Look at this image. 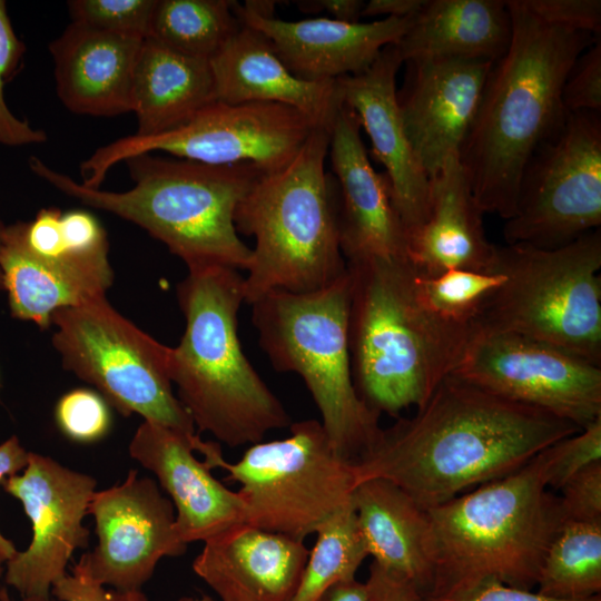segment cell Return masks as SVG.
Wrapping results in <instances>:
<instances>
[{"instance_id": "cell-16", "label": "cell", "mask_w": 601, "mask_h": 601, "mask_svg": "<svg viewBox=\"0 0 601 601\" xmlns=\"http://www.w3.org/2000/svg\"><path fill=\"white\" fill-rule=\"evenodd\" d=\"M1 484L22 503L32 526L29 546L6 563L4 582L22 600L48 599L52 585L66 575L73 552L88 546L89 530L82 521L97 482L29 452L22 474L8 476Z\"/></svg>"}, {"instance_id": "cell-49", "label": "cell", "mask_w": 601, "mask_h": 601, "mask_svg": "<svg viewBox=\"0 0 601 601\" xmlns=\"http://www.w3.org/2000/svg\"><path fill=\"white\" fill-rule=\"evenodd\" d=\"M4 227H6V225L2 224V221L0 220V246H1V242H2V235H3ZM0 290H3V282H2L1 270H0Z\"/></svg>"}, {"instance_id": "cell-22", "label": "cell", "mask_w": 601, "mask_h": 601, "mask_svg": "<svg viewBox=\"0 0 601 601\" xmlns=\"http://www.w3.org/2000/svg\"><path fill=\"white\" fill-rule=\"evenodd\" d=\"M233 10L242 23L269 39L294 76L311 82L333 81L365 71L383 48L400 41L411 21V18H383L351 23L327 17L286 21L259 17L236 1Z\"/></svg>"}, {"instance_id": "cell-47", "label": "cell", "mask_w": 601, "mask_h": 601, "mask_svg": "<svg viewBox=\"0 0 601 601\" xmlns=\"http://www.w3.org/2000/svg\"><path fill=\"white\" fill-rule=\"evenodd\" d=\"M317 601H370V594L365 582L352 579L332 584Z\"/></svg>"}, {"instance_id": "cell-38", "label": "cell", "mask_w": 601, "mask_h": 601, "mask_svg": "<svg viewBox=\"0 0 601 601\" xmlns=\"http://www.w3.org/2000/svg\"><path fill=\"white\" fill-rule=\"evenodd\" d=\"M566 112H601V38L598 37L574 61L562 88Z\"/></svg>"}, {"instance_id": "cell-30", "label": "cell", "mask_w": 601, "mask_h": 601, "mask_svg": "<svg viewBox=\"0 0 601 601\" xmlns=\"http://www.w3.org/2000/svg\"><path fill=\"white\" fill-rule=\"evenodd\" d=\"M242 24L230 0H157L148 38L210 60Z\"/></svg>"}, {"instance_id": "cell-26", "label": "cell", "mask_w": 601, "mask_h": 601, "mask_svg": "<svg viewBox=\"0 0 601 601\" xmlns=\"http://www.w3.org/2000/svg\"><path fill=\"white\" fill-rule=\"evenodd\" d=\"M483 215L460 157L449 158L430 178L428 215L407 236V258L425 276L449 269L486 270L494 244L486 239Z\"/></svg>"}, {"instance_id": "cell-21", "label": "cell", "mask_w": 601, "mask_h": 601, "mask_svg": "<svg viewBox=\"0 0 601 601\" xmlns=\"http://www.w3.org/2000/svg\"><path fill=\"white\" fill-rule=\"evenodd\" d=\"M356 114L344 102L331 127L328 154L339 193L344 258L407 256V239L385 173L371 165Z\"/></svg>"}, {"instance_id": "cell-14", "label": "cell", "mask_w": 601, "mask_h": 601, "mask_svg": "<svg viewBox=\"0 0 601 601\" xmlns=\"http://www.w3.org/2000/svg\"><path fill=\"white\" fill-rule=\"evenodd\" d=\"M600 226L601 112H570L530 157L504 239L556 248Z\"/></svg>"}, {"instance_id": "cell-11", "label": "cell", "mask_w": 601, "mask_h": 601, "mask_svg": "<svg viewBox=\"0 0 601 601\" xmlns=\"http://www.w3.org/2000/svg\"><path fill=\"white\" fill-rule=\"evenodd\" d=\"M52 346L63 368L96 387L124 416L140 415L193 437L195 425L173 392L170 347L122 316L106 296L58 309Z\"/></svg>"}, {"instance_id": "cell-20", "label": "cell", "mask_w": 601, "mask_h": 601, "mask_svg": "<svg viewBox=\"0 0 601 601\" xmlns=\"http://www.w3.org/2000/svg\"><path fill=\"white\" fill-rule=\"evenodd\" d=\"M204 441L162 425L144 421L136 430L129 454L151 471L171 501L179 539L207 541L244 523L245 506L237 493L225 486L199 461Z\"/></svg>"}, {"instance_id": "cell-23", "label": "cell", "mask_w": 601, "mask_h": 601, "mask_svg": "<svg viewBox=\"0 0 601 601\" xmlns=\"http://www.w3.org/2000/svg\"><path fill=\"white\" fill-rule=\"evenodd\" d=\"M308 553L304 541L242 523L205 541L193 570L221 601H290Z\"/></svg>"}, {"instance_id": "cell-5", "label": "cell", "mask_w": 601, "mask_h": 601, "mask_svg": "<svg viewBox=\"0 0 601 601\" xmlns=\"http://www.w3.org/2000/svg\"><path fill=\"white\" fill-rule=\"evenodd\" d=\"M177 299L186 324L169 349L168 373L195 427L230 447L289 427V414L240 345L243 275L223 266L190 268L177 285Z\"/></svg>"}, {"instance_id": "cell-37", "label": "cell", "mask_w": 601, "mask_h": 601, "mask_svg": "<svg viewBox=\"0 0 601 601\" xmlns=\"http://www.w3.org/2000/svg\"><path fill=\"white\" fill-rule=\"evenodd\" d=\"M55 417L60 431L80 443L102 439L111 426L109 404L89 388H75L63 394L57 402Z\"/></svg>"}, {"instance_id": "cell-39", "label": "cell", "mask_w": 601, "mask_h": 601, "mask_svg": "<svg viewBox=\"0 0 601 601\" xmlns=\"http://www.w3.org/2000/svg\"><path fill=\"white\" fill-rule=\"evenodd\" d=\"M560 490L564 522L601 523V462L573 475Z\"/></svg>"}, {"instance_id": "cell-33", "label": "cell", "mask_w": 601, "mask_h": 601, "mask_svg": "<svg viewBox=\"0 0 601 601\" xmlns=\"http://www.w3.org/2000/svg\"><path fill=\"white\" fill-rule=\"evenodd\" d=\"M502 274L449 269L435 276L416 270L415 285L423 304L442 321L473 327L487 298L503 284Z\"/></svg>"}, {"instance_id": "cell-32", "label": "cell", "mask_w": 601, "mask_h": 601, "mask_svg": "<svg viewBox=\"0 0 601 601\" xmlns=\"http://www.w3.org/2000/svg\"><path fill=\"white\" fill-rule=\"evenodd\" d=\"M314 534L315 544L290 601H317L332 584L355 579L368 556L353 501L324 521Z\"/></svg>"}, {"instance_id": "cell-18", "label": "cell", "mask_w": 601, "mask_h": 601, "mask_svg": "<svg viewBox=\"0 0 601 601\" xmlns=\"http://www.w3.org/2000/svg\"><path fill=\"white\" fill-rule=\"evenodd\" d=\"M397 105L412 149L431 178L451 157H460L494 62L418 58L404 62Z\"/></svg>"}, {"instance_id": "cell-19", "label": "cell", "mask_w": 601, "mask_h": 601, "mask_svg": "<svg viewBox=\"0 0 601 601\" xmlns=\"http://www.w3.org/2000/svg\"><path fill=\"white\" fill-rule=\"evenodd\" d=\"M402 65L396 45H388L368 69L336 81L343 102L356 114L374 157L385 167L407 239L427 218L430 177L412 149L397 105L396 75Z\"/></svg>"}, {"instance_id": "cell-34", "label": "cell", "mask_w": 601, "mask_h": 601, "mask_svg": "<svg viewBox=\"0 0 601 601\" xmlns=\"http://www.w3.org/2000/svg\"><path fill=\"white\" fill-rule=\"evenodd\" d=\"M26 52V46L17 36L7 2L0 0V145L23 147L47 141L42 129L35 128L27 119L17 117L8 107L4 87L17 73Z\"/></svg>"}, {"instance_id": "cell-27", "label": "cell", "mask_w": 601, "mask_h": 601, "mask_svg": "<svg viewBox=\"0 0 601 601\" xmlns=\"http://www.w3.org/2000/svg\"><path fill=\"white\" fill-rule=\"evenodd\" d=\"M352 501L373 561L407 578L423 597L427 594L434 575V542L426 510L381 477L356 484Z\"/></svg>"}, {"instance_id": "cell-25", "label": "cell", "mask_w": 601, "mask_h": 601, "mask_svg": "<svg viewBox=\"0 0 601 601\" xmlns=\"http://www.w3.org/2000/svg\"><path fill=\"white\" fill-rule=\"evenodd\" d=\"M218 101L276 102L305 115L315 126L331 128L343 105L336 80L305 81L294 76L257 29L239 30L209 60Z\"/></svg>"}, {"instance_id": "cell-7", "label": "cell", "mask_w": 601, "mask_h": 601, "mask_svg": "<svg viewBox=\"0 0 601 601\" xmlns=\"http://www.w3.org/2000/svg\"><path fill=\"white\" fill-rule=\"evenodd\" d=\"M539 454L521 470L426 510L434 575L425 595L443 597L485 580L532 590L563 525ZM424 595V597H425Z\"/></svg>"}, {"instance_id": "cell-45", "label": "cell", "mask_w": 601, "mask_h": 601, "mask_svg": "<svg viewBox=\"0 0 601 601\" xmlns=\"http://www.w3.org/2000/svg\"><path fill=\"white\" fill-rule=\"evenodd\" d=\"M306 13H327V18L343 22H359L365 2L362 0H302L296 1Z\"/></svg>"}, {"instance_id": "cell-46", "label": "cell", "mask_w": 601, "mask_h": 601, "mask_svg": "<svg viewBox=\"0 0 601 601\" xmlns=\"http://www.w3.org/2000/svg\"><path fill=\"white\" fill-rule=\"evenodd\" d=\"M425 0H370L365 2L362 17L412 18Z\"/></svg>"}, {"instance_id": "cell-43", "label": "cell", "mask_w": 601, "mask_h": 601, "mask_svg": "<svg viewBox=\"0 0 601 601\" xmlns=\"http://www.w3.org/2000/svg\"><path fill=\"white\" fill-rule=\"evenodd\" d=\"M365 583L370 601H423L421 591L412 581L374 561Z\"/></svg>"}, {"instance_id": "cell-8", "label": "cell", "mask_w": 601, "mask_h": 601, "mask_svg": "<svg viewBox=\"0 0 601 601\" xmlns=\"http://www.w3.org/2000/svg\"><path fill=\"white\" fill-rule=\"evenodd\" d=\"M351 278L304 294L274 290L252 304L258 343L272 366L304 381L333 449L356 462L382 431L358 396L348 346Z\"/></svg>"}, {"instance_id": "cell-51", "label": "cell", "mask_w": 601, "mask_h": 601, "mask_svg": "<svg viewBox=\"0 0 601 601\" xmlns=\"http://www.w3.org/2000/svg\"><path fill=\"white\" fill-rule=\"evenodd\" d=\"M2 575H3V568L0 566V578H2Z\"/></svg>"}, {"instance_id": "cell-41", "label": "cell", "mask_w": 601, "mask_h": 601, "mask_svg": "<svg viewBox=\"0 0 601 601\" xmlns=\"http://www.w3.org/2000/svg\"><path fill=\"white\" fill-rule=\"evenodd\" d=\"M542 21L573 30L601 33L600 0H522Z\"/></svg>"}, {"instance_id": "cell-24", "label": "cell", "mask_w": 601, "mask_h": 601, "mask_svg": "<svg viewBox=\"0 0 601 601\" xmlns=\"http://www.w3.org/2000/svg\"><path fill=\"white\" fill-rule=\"evenodd\" d=\"M144 40L70 22L49 43L62 105L96 117L131 112L134 72Z\"/></svg>"}, {"instance_id": "cell-50", "label": "cell", "mask_w": 601, "mask_h": 601, "mask_svg": "<svg viewBox=\"0 0 601 601\" xmlns=\"http://www.w3.org/2000/svg\"><path fill=\"white\" fill-rule=\"evenodd\" d=\"M0 580H1V578H0ZM2 588H3V585L1 584V581H0V601H1V591H2Z\"/></svg>"}, {"instance_id": "cell-4", "label": "cell", "mask_w": 601, "mask_h": 601, "mask_svg": "<svg viewBox=\"0 0 601 601\" xmlns=\"http://www.w3.org/2000/svg\"><path fill=\"white\" fill-rule=\"evenodd\" d=\"M134 186L125 191L88 188L40 158L31 171L87 207L128 220L167 246L188 269L246 270L249 248L238 236L237 206L265 173L252 164L208 165L141 154L125 160Z\"/></svg>"}, {"instance_id": "cell-1", "label": "cell", "mask_w": 601, "mask_h": 601, "mask_svg": "<svg viewBox=\"0 0 601 601\" xmlns=\"http://www.w3.org/2000/svg\"><path fill=\"white\" fill-rule=\"evenodd\" d=\"M580 427L454 374L354 462L356 484L385 479L428 510L525 466Z\"/></svg>"}, {"instance_id": "cell-15", "label": "cell", "mask_w": 601, "mask_h": 601, "mask_svg": "<svg viewBox=\"0 0 601 601\" xmlns=\"http://www.w3.org/2000/svg\"><path fill=\"white\" fill-rule=\"evenodd\" d=\"M452 374L580 428L601 417V366L528 336L476 333Z\"/></svg>"}, {"instance_id": "cell-36", "label": "cell", "mask_w": 601, "mask_h": 601, "mask_svg": "<svg viewBox=\"0 0 601 601\" xmlns=\"http://www.w3.org/2000/svg\"><path fill=\"white\" fill-rule=\"evenodd\" d=\"M539 457L546 486L560 490L573 475L601 462V417L551 444L539 453Z\"/></svg>"}, {"instance_id": "cell-13", "label": "cell", "mask_w": 601, "mask_h": 601, "mask_svg": "<svg viewBox=\"0 0 601 601\" xmlns=\"http://www.w3.org/2000/svg\"><path fill=\"white\" fill-rule=\"evenodd\" d=\"M314 127L286 105L216 100L170 131L130 135L99 147L80 165L81 184L100 188L116 164L156 151L208 165L252 164L265 174L276 173L292 162Z\"/></svg>"}, {"instance_id": "cell-48", "label": "cell", "mask_w": 601, "mask_h": 601, "mask_svg": "<svg viewBox=\"0 0 601 601\" xmlns=\"http://www.w3.org/2000/svg\"><path fill=\"white\" fill-rule=\"evenodd\" d=\"M177 601H215L213 598L208 595H204L201 598H195V597H181Z\"/></svg>"}, {"instance_id": "cell-35", "label": "cell", "mask_w": 601, "mask_h": 601, "mask_svg": "<svg viewBox=\"0 0 601 601\" xmlns=\"http://www.w3.org/2000/svg\"><path fill=\"white\" fill-rule=\"evenodd\" d=\"M67 4L71 22L146 39L157 0H71Z\"/></svg>"}, {"instance_id": "cell-12", "label": "cell", "mask_w": 601, "mask_h": 601, "mask_svg": "<svg viewBox=\"0 0 601 601\" xmlns=\"http://www.w3.org/2000/svg\"><path fill=\"white\" fill-rule=\"evenodd\" d=\"M107 233L86 209L46 207L6 225L0 270L12 317L39 328L56 311L106 296L114 282Z\"/></svg>"}, {"instance_id": "cell-31", "label": "cell", "mask_w": 601, "mask_h": 601, "mask_svg": "<svg viewBox=\"0 0 601 601\" xmlns=\"http://www.w3.org/2000/svg\"><path fill=\"white\" fill-rule=\"evenodd\" d=\"M538 593L587 600L601 591V523L564 522L551 542L536 582Z\"/></svg>"}, {"instance_id": "cell-6", "label": "cell", "mask_w": 601, "mask_h": 601, "mask_svg": "<svg viewBox=\"0 0 601 601\" xmlns=\"http://www.w3.org/2000/svg\"><path fill=\"white\" fill-rule=\"evenodd\" d=\"M331 128L316 126L289 165L264 174L237 206V233L255 247L244 277L245 303L274 290L326 288L347 272L339 240V193L326 173Z\"/></svg>"}, {"instance_id": "cell-10", "label": "cell", "mask_w": 601, "mask_h": 601, "mask_svg": "<svg viewBox=\"0 0 601 601\" xmlns=\"http://www.w3.org/2000/svg\"><path fill=\"white\" fill-rule=\"evenodd\" d=\"M283 440L248 446L235 463L217 457L226 481L238 483L244 523L304 541L352 502L354 462L332 446L317 420L293 422Z\"/></svg>"}, {"instance_id": "cell-44", "label": "cell", "mask_w": 601, "mask_h": 601, "mask_svg": "<svg viewBox=\"0 0 601 601\" xmlns=\"http://www.w3.org/2000/svg\"><path fill=\"white\" fill-rule=\"evenodd\" d=\"M29 452L20 444L17 436L12 435L0 444V483L8 476L18 474L28 464ZM17 549L12 541L0 532V566L7 563L16 553Z\"/></svg>"}, {"instance_id": "cell-40", "label": "cell", "mask_w": 601, "mask_h": 601, "mask_svg": "<svg viewBox=\"0 0 601 601\" xmlns=\"http://www.w3.org/2000/svg\"><path fill=\"white\" fill-rule=\"evenodd\" d=\"M51 592L59 601H148L141 591L120 592L107 589L96 581L89 572L86 553L72 565L70 573L67 572L52 585ZM1 601H14L6 587L1 591ZM22 601L52 600L48 598Z\"/></svg>"}, {"instance_id": "cell-42", "label": "cell", "mask_w": 601, "mask_h": 601, "mask_svg": "<svg viewBox=\"0 0 601 601\" xmlns=\"http://www.w3.org/2000/svg\"><path fill=\"white\" fill-rule=\"evenodd\" d=\"M423 601H601L597 595L587 600H560L542 595L532 590L505 585L495 580H485L470 589L443 597L425 595Z\"/></svg>"}, {"instance_id": "cell-17", "label": "cell", "mask_w": 601, "mask_h": 601, "mask_svg": "<svg viewBox=\"0 0 601 601\" xmlns=\"http://www.w3.org/2000/svg\"><path fill=\"white\" fill-rule=\"evenodd\" d=\"M88 514L98 536L93 551L86 552L89 572L116 591H141L160 559L186 552L171 501L137 470H130L121 483L95 491Z\"/></svg>"}, {"instance_id": "cell-3", "label": "cell", "mask_w": 601, "mask_h": 601, "mask_svg": "<svg viewBox=\"0 0 601 601\" xmlns=\"http://www.w3.org/2000/svg\"><path fill=\"white\" fill-rule=\"evenodd\" d=\"M348 346L361 400L397 416L423 405L457 367L475 328L446 323L421 300L407 256L347 260Z\"/></svg>"}, {"instance_id": "cell-2", "label": "cell", "mask_w": 601, "mask_h": 601, "mask_svg": "<svg viewBox=\"0 0 601 601\" xmlns=\"http://www.w3.org/2000/svg\"><path fill=\"white\" fill-rule=\"evenodd\" d=\"M512 37L485 81L460 151L477 205L504 220L515 211L522 173L565 120L562 88L577 58L600 36L546 23L508 0Z\"/></svg>"}, {"instance_id": "cell-29", "label": "cell", "mask_w": 601, "mask_h": 601, "mask_svg": "<svg viewBox=\"0 0 601 601\" xmlns=\"http://www.w3.org/2000/svg\"><path fill=\"white\" fill-rule=\"evenodd\" d=\"M216 100L209 60L179 53L151 38L142 41L131 90L135 135L170 131Z\"/></svg>"}, {"instance_id": "cell-9", "label": "cell", "mask_w": 601, "mask_h": 601, "mask_svg": "<svg viewBox=\"0 0 601 601\" xmlns=\"http://www.w3.org/2000/svg\"><path fill=\"white\" fill-rule=\"evenodd\" d=\"M487 269L503 284L487 298L476 333L506 332L601 366V229L556 248L494 245Z\"/></svg>"}, {"instance_id": "cell-28", "label": "cell", "mask_w": 601, "mask_h": 601, "mask_svg": "<svg viewBox=\"0 0 601 601\" xmlns=\"http://www.w3.org/2000/svg\"><path fill=\"white\" fill-rule=\"evenodd\" d=\"M512 19L503 0H425L396 43L403 63L418 58L495 62L508 50Z\"/></svg>"}]
</instances>
